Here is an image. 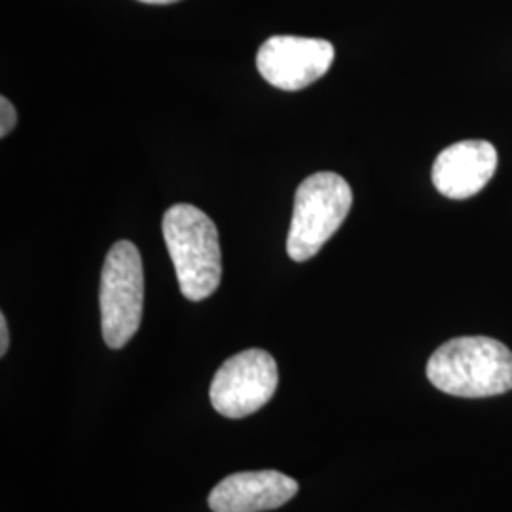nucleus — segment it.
<instances>
[{
  "label": "nucleus",
  "mask_w": 512,
  "mask_h": 512,
  "mask_svg": "<svg viewBox=\"0 0 512 512\" xmlns=\"http://www.w3.org/2000/svg\"><path fill=\"white\" fill-rule=\"evenodd\" d=\"M427 378L439 391L486 399L512 389V351L488 336L448 340L427 361Z\"/></svg>",
  "instance_id": "nucleus-1"
},
{
  "label": "nucleus",
  "mask_w": 512,
  "mask_h": 512,
  "mask_svg": "<svg viewBox=\"0 0 512 512\" xmlns=\"http://www.w3.org/2000/svg\"><path fill=\"white\" fill-rule=\"evenodd\" d=\"M162 232L184 298L192 302L209 298L219 289L222 277L215 222L196 205L177 203L165 211Z\"/></svg>",
  "instance_id": "nucleus-2"
},
{
  "label": "nucleus",
  "mask_w": 512,
  "mask_h": 512,
  "mask_svg": "<svg viewBox=\"0 0 512 512\" xmlns=\"http://www.w3.org/2000/svg\"><path fill=\"white\" fill-rule=\"evenodd\" d=\"M353 203L348 181L332 171L310 175L294 196L287 255L306 262L317 255L344 224Z\"/></svg>",
  "instance_id": "nucleus-3"
},
{
  "label": "nucleus",
  "mask_w": 512,
  "mask_h": 512,
  "mask_svg": "<svg viewBox=\"0 0 512 512\" xmlns=\"http://www.w3.org/2000/svg\"><path fill=\"white\" fill-rule=\"evenodd\" d=\"M99 304L105 344L124 348L139 330L145 306V272L135 243L122 239L110 247L101 272Z\"/></svg>",
  "instance_id": "nucleus-4"
},
{
  "label": "nucleus",
  "mask_w": 512,
  "mask_h": 512,
  "mask_svg": "<svg viewBox=\"0 0 512 512\" xmlns=\"http://www.w3.org/2000/svg\"><path fill=\"white\" fill-rule=\"evenodd\" d=\"M279 382L275 359L264 349H247L220 366L209 399L220 416L241 420L270 403Z\"/></svg>",
  "instance_id": "nucleus-5"
},
{
  "label": "nucleus",
  "mask_w": 512,
  "mask_h": 512,
  "mask_svg": "<svg viewBox=\"0 0 512 512\" xmlns=\"http://www.w3.org/2000/svg\"><path fill=\"white\" fill-rule=\"evenodd\" d=\"M332 61L334 46L329 40L291 35L268 38L256 54L258 73L285 92L308 88L329 73Z\"/></svg>",
  "instance_id": "nucleus-6"
},
{
  "label": "nucleus",
  "mask_w": 512,
  "mask_h": 512,
  "mask_svg": "<svg viewBox=\"0 0 512 512\" xmlns=\"http://www.w3.org/2000/svg\"><path fill=\"white\" fill-rule=\"evenodd\" d=\"M497 150L488 141H459L444 148L433 164V184L450 200H467L492 181Z\"/></svg>",
  "instance_id": "nucleus-7"
},
{
  "label": "nucleus",
  "mask_w": 512,
  "mask_h": 512,
  "mask_svg": "<svg viewBox=\"0 0 512 512\" xmlns=\"http://www.w3.org/2000/svg\"><path fill=\"white\" fill-rule=\"evenodd\" d=\"M298 494V482L279 471H247L226 476L209 494L213 512H264L279 509Z\"/></svg>",
  "instance_id": "nucleus-8"
},
{
  "label": "nucleus",
  "mask_w": 512,
  "mask_h": 512,
  "mask_svg": "<svg viewBox=\"0 0 512 512\" xmlns=\"http://www.w3.org/2000/svg\"><path fill=\"white\" fill-rule=\"evenodd\" d=\"M18 124V110L8 97H0V137L4 139Z\"/></svg>",
  "instance_id": "nucleus-9"
},
{
  "label": "nucleus",
  "mask_w": 512,
  "mask_h": 512,
  "mask_svg": "<svg viewBox=\"0 0 512 512\" xmlns=\"http://www.w3.org/2000/svg\"><path fill=\"white\" fill-rule=\"evenodd\" d=\"M8 346H10V332H8V321L6 315H0V355L4 357L8 353Z\"/></svg>",
  "instance_id": "nucleus-10"
},
{
  "label": "nucleus",
  "mask_w": 512,
  "mask_h": 512,
  "mask_svg": "<svg viewBox=\"0 0 512 512\" xmlns=\"http://www.w3.org/2000/svg\"><path fill=\"white\" fill-rule=\"evenodd\" d=\"M141 2H147V4H171V2H177V0H141Z\"/></svg>",
  "instance_id": "nucleus-11"
}]
</instances>
